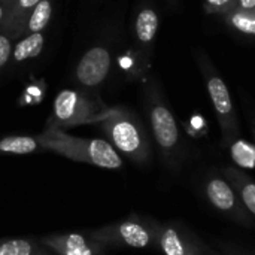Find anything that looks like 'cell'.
Masks as SVG:
<instances>
[{
	"mask_svg": "<svg viewBox=\"0 0 255 255\" xmlns=\"http://www.w3.org/2000/svg\"><path fill=\"white\" fill-rule=\"evenodd\" d=\"M51 16H52V0H40L36 4V7L31 10V13L28 15L22 36H28L33 33H42L45 30V27L49 24Z\"/></svg>",
	"mask_w": 255,
	"mask_h": 255,
	"instance_id": "cell-17",
	"label": "cell"
},
{
	"mask_svg": "<svg viewBox=\"0 0 255 255\" xmlns=\"http://www.w3.org/2000/svg\"><path fill=\"white\" fill-rule=\"evenodd\" d=\"M99 124L108 142L120 154L136 164H146L151 160V142L136 114L126 108H111L108 117Z\"/></svg>",
	"mask_w": 255,
	"mask_h": 255,
	"instance_id": "cell-3",
	"label": "cell"
},
{
	"mask_svg": "<svg viewBox=\"0 0 255 255\" xmlns=\"http://www.w3.org/2000/svg\"><path fill=\"white\" fill-rule=\"evenodd\" d=\"M205 193L209 200V203L229 217L230 220L245 226V227H253L254 218L248 214L245 209L244 203L241 202L236 190L232 187V184L221 175L211 173L206 178L205 182Z\"/></svg>",
	"mask_w": 255,
	"mask_h": 255,
	"instance_id": "cell-7",
	"label": "cell"
},
{
	"mask_svg": "<svg viewBox=\"0 0 255 255\" xmlns=\"http://www.w3.org/2000/svg\"><path fill=\"white\" fill-rule=\"evenodd\" d=\"M232 155L235 157V160L238 163H241L245 167H253L255 163V149L253 146H250L247 142L244 140H238L230 146Z\"/></svg>",
	"mask_w": 255,
	"mask_h": 255,
	"instance_id": "cell-19",
	"label": "cell"
},
{
	"mask_svg": "<svg viewBox=\"0 0 255 255\" xmlns=\"http://www.w3.org/2000/svg\"><path fill=\"white\" fill-rule=\"evenodd\" d=\"M39 1L40 0H12L9 10L0 27V31L9 34L12 39L21 37L28 15L31 13V10L36 7Z\"/></svg>",
	"mask_w": 255,
	"mask_h": 255,
	"instance_id": "cell-12",
	"label": "cell"
},
{
	"mask_svg": "<svg viewBox=\"0 0 255 255\" xmlns=\"http://www.w3.org/2000/svg\"><path fill=\"white\" fill-rule=\"evenodd\" d=\"M10 1H12V0H0V27H1V24H3V19H4L7 10H9Z\"/></svg>",
	"mask_w": 255,
	"mask_h": 255,
	"instance_id": "cell-23",
	"label": "cell"
},
{
	"mask_svg": "<svg viewBox=\"0 0 255 255\" xmlns=\"http://www.w3.org/2000/svg\"><path fill=\"white\" fill-rule=\"evenodd\" d=\"M45 46V36L43 33H33L28 36H22L15 45L12 51V63L19 64L22 61L36 58Z\"/></svg>",
	"mask_w": 255,
	"mask_h": 255,
	"instance_id": "cell-14",
	"label": "cell"
},
{
	"mask_svg": "<svg viewBox=\"0 0 255 255\" xmlns=\"http://www.w3.org/2000/svg\"><path fill=\"white\" fill-rule=\"evenodd\" d=\"M40 244L57 255H106L108 248L88 233H57L40 239Z\"/></svg>",
	"mask_w": 255,
	"mask_h": 255,
	"instance_id": "cell-11",
	"label": "cell"
},
{
	"mask_svg": "<svg viewBox=\"0 0 255 255\" xmlns=\"http://www.w3.org/2000/svg\"><path fill=\"white\" fill-rule=\"evenodd\" d=\"M158 28H160L158 10L148 1L142 3L134 13L133 24H131V34L134 40L133 49L148 66L154 52Z\"/></svg>",
	"mask_w": 255,
	"mask_h": 255,
	"instance_id": "cell-10",
	"label": "cell"
},
{
	"mask_svg": "<svg viewBox=\"0 0 255 255\" xmlns=\"http://www.w3.org/2000/svg\"><path fill=\"white\" fill-rule=\"evenodd\" d=\"M166 1H170V3H173V1H175V0H166Z\"/></svg>",
	"mask_w": 255,
	"mask_h": 255,
	"instance_id": "cell-25",
	"label": "cell"
},
{
	"mask_svg": "<svg viewBox=\"0 0 255 255\" xmlns=\"http://www.w3.org/2000/svg\"><path fill=\"white\" fill-rule=\"evenodd\" d=\"M250 126H251V131L255 140V114H250Z\"/></svg>",
	"mask_w": 255,
	"mask_h": 255,
	"instance_id": "cell-24",
	"label": "cell"
},
{
	"mask_svg": "<svg viewBox=\"0 0 255 255\" xmlns=\"http://www.w3.org/2000/svg\"><path fill=\"white\" fill-rule=\"evenodd\" d=\"M0 255H46L30 239H0Z\"/></svg>",
	"mask_w": 255,
	"mask_h": 255,
	"instance_id": "cell-18",
	"label": "cell"
},
{
	"mask_svg": "<svg viewBox=\"0 0 255 255\" xmlns=\"http://www.w3.org/2000/svg\"><path fill=\"white\" fill-rule=\"evenodd\" d=\"M42 149L37 136H6L0 139V154L25 155Z\"/></svg>",
	"mask_w": 255,
	"mask_h": 255,
	"instance_id": "cell-16",
	"label": "cell"
},
{
	"mask_svg": "<svg viewBox=\"0 0 255 255\" xmlns=\"http://www.w3.org/2000/svg\"><path fill=\"white\" fill-rule=\"evenodd\" d=\"M155 247L164 255H211L214 251L179 224H157Z\"/></svg>",
	"mask_w": 255,
	"mask_h": 255,
	"instance_id": "cell-9",
	"label": "cell"
},
{
	"mask_svg": "<svg viewBox=\"0 0 255 255\" xmlns=\"http://www.w3.org/2000/svg\"><path fill=\"white\" fill-rule=\"evenodd\" d=\"M235 9H239V10H254L255 0H238Z\"/></svg>",
	"mask_w": 255,
	"mask_h": 255,
	"instance_id": "cell-22",
	"label": "cell"
},
{
	"mask_svg": "<svg viewBox=\"0 0 255 255\" xmlns=\"http://www.w3.org/2000/svg\"><path fill=\"white\" fill-rule=\"evenodd\" d=\"M112 49L109 45H93L79 58L75 67V81L87 90H97L105 84L112 70Z\"/></svg>",
	"mask_w": 255,
	"mask_h": 255,
	"instance_id": "cell-8",
	"label": "cell"
},
{
	"mask_svg": "<svg viewBox=\"0 0 255 255\" xmlns=\"http://www.w3.org/2000/svg\"><path fill=\"white\" fill-rule=\"evenodd\" d=\"M194 58L202 73V78L205 81V87L209 94V99L212 102V106L218 120V126L221 130L223 142L227 148H230L235 142L241 139L239 117H238L230 90L224 78L220 75V72L214 66L211 57L205 51L194 49Z\"/></svg>",
	"mask_w": 255,
	"mask_h": 255,
	"instance_id": "cell-4",
	"label": "cell"
},
{
	"mask_svg": "<svg viewBox=\"0 0 255 255\" xmlns=\"http://www.w3.org/2000/svg\"><path fill=\"white\" fill-rule=\"evenodd\" d=\"M223 21L235 33H239L241 36L250 39H255V9L254 10L233 9L232 12L223 16Z\"/></svg>",
	"mask_w": 255,
	"mask_h": 255,
	"instance_id": "cell-15",
	"label": "cell"
},
{
	"mask_svg": "<svg viewBox=\"0 0 255 255\" xmlns=\"http://www.w3.org/2000/svg\"><path fill=\"white\" fill-rule=\"evenodd\" d=\"M145 108L152 137L157 143L161 160L172 170L179 169L185 155V143L175 114L170 109L163 90L155 79L146 81Z\"/></svg>",
	"mask_w": 255,
	"mask_h": 255,
	"instance_id": "cell-1",
	"label": "cell"
},
{
	"mask_svg": "<svg viewBox=\"0 0 255 255\" xmlns=\"http://www.w3.org/2000/svg\"><path fill=\"white\" fill-rule=\"evenodd\" d=\"M37 140L42 149L55 152L73 161L109 170L121 169L124 164L120 152L108 140L103 139L78 137L67 134L58 127L45 126L43 131L37 134Z\"/></svg>",
	"mask_w": 255,
	"mask_h": 255,
	"instance_id": "cell-2",
	"label": "cell"
},
{
	"mask_svg": "<svg viewBox=\"0 0 255 255\" xmlns=\"http://www.w3.org/2000/svg\"><path fill=\"white\" fill-rule=\"evenodd\" d=\"M238 0H203V10L208 15L224 16L236 7Z\"/></svg>",
	"mask_w": 255,
	"mask_h": 255,
	"instance_id": "cell-20",
	"label": "cell"
},
{
	"mask_svg": "<svg viewBox=\"0 0 255 255\" xmlns=\"http://www.w3.org/2000/svg\"><path fill=\"white\" fill-rule=\"evenodd\" d=\"M223 176L236 190L241 202L244 203L248 214L255 220V181L242 169L227 166L223 169Z\"/></svg>",
	"mask_w": 255,
	"mask_h": 255,
	"instance_id": "cell-13",
	"label": "cell"
},
{
	"mask_svg": "<svg viewBox=\"0 0 255 255\" xmlns=\"http://www.w3.org/2000/svg\"><path fill=\"white\" fill-rule=\"evenodd\" d=\"M111 108L105 106L99 99L91 97L78 90H61L52 105V115L46 126H54L61 130L84 124L102 123Z\"/></svg>",
	"mask_w": 255,
	"mask_h": 255,
	"instance_id": "cell-5",
	"label": "cell"
},
{
	"mask_svg": "<svg viewBox=\"0 0 255 255\" xmlns=\"http://www.w3.org/2000/svg\"><path fill=\"white\" fill-rule=\"evenodd\" d=\"M157 221L131 215L123 221L88 232L90 238L106 248H151L155 247Z\"/></svg>",
	"mask_w": 255,
	"mask_h": 255,
	"instance_id": "cell-6",
	"label": "cell"
},
{
	"mask_svg": "<svg viewBox=\"0 0 255 255\" xmlns=\"http://www.w3.org/2000/svg\"><path fill=\"white\" fill-rule=\"evenodd\" d=\"M12 51H13V39L9 34L0 31V70L10 61Z\"/></svg>",
	"mask_w": 255,
	"mask_h": 255,
	"instance_id": "cell-21",
	"label": "cell"
},
{
	"mask_svg": "<svg viewBox=\"0 0 255 255\" xmlns=\"http://www.w3.org/2000/svg\"><path fill=\"white\" fill-rule=\"evenodd\" d=\"M211 255H220V254H217V253H212V254Z\"/></svg>",
	"mask_w": 255,
	"mask_h": 255,
	"instance_id": "cell-26",
	"label": "cell"
}]
</instances>
